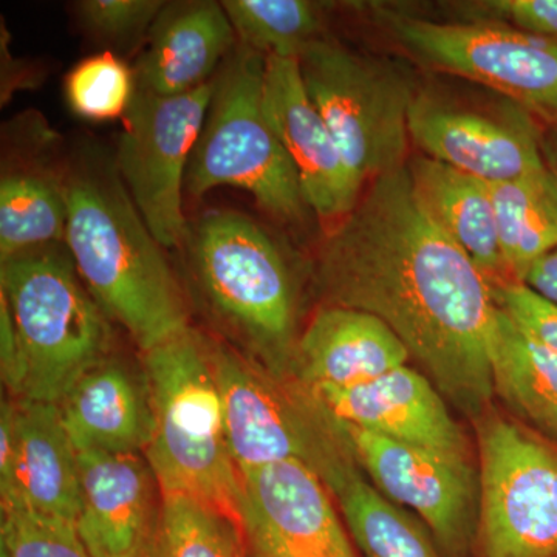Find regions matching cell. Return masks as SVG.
<instances>
[{"label": "cell", "mask_w": 557, "mask_h": 557, "mask_svg": "<svg viewBox=\"0 0 557 557\" xmlns=\"http://www.w3.org/2000/svg\"><path fill=\"white\" fill-rule=\"evenodd\" d=\"M314 271L327 306L380 318L461 413L491 408L494 285L424 209L408 164L366 186L327 230Z\"/></svg>", "instance_id": "6da1fadb"}, {"label": "cell", "mask_w": 557, "mask_h": 557, "mask_svg": "<svg viewBox=\"0 0 557 557\" xmlns=\"http://www.w3.org/2000/svg\"><path fill=\"white\" fill-rule=\"evenodd\" d=\"M65 245L79 277L143 354L188 332L185 296L113 161L69 172Z\"/></svg>", "instance_id": "7a4b0ae2"}, {"label": "cell", "mask_w": 557, "mask_h": 557, "mask_svg": "<svg viewBox=\"0 0 557 557\" xmlns=\"http://www.w3.org/2000/svg\"><path fill=\"white\" fill-rule=\"evenodd\" d=\"M145 379L153 418L145 453L161 494L196 498L237 520L240 475L208 341L189 329L146 351Z\"/></svg>", "instance_id": "3957f363"}, {"label": "cell", "mask_w": 557, "mask_h": 557, "mask_svg": "<svg viewBox=\"0 0 557 557\" xmlns=\"http://www.w3.org/2000/svg\"><path fill=\"white\" fill-rule=\"evenodd\" d=\"M0 296L20 346V399L60 405L86 373L108 359V314L58 244L2 262Z\"/></svg>", "instance_id": "277c9868"}, {"label": "cell", "mask_w": 557, "mask_h": 557, "mask_svg": "<svg viewBox=\"0 0 557 557\" xmlns=\"http://www.w3.org/2000/svg\"><path fill=\"white\" fill-rule=\"evenodd\" d=\"M226 440L237 472L299 461L330 493L361 471L346 431L306 384L287 380L233 348L209 343Z\"/></svg>", "instance_id": "5b68a950"}, {"label": "cell", "mask_w": 557, "mask_h": 557, "mask_svg": "<svg viewBox=\"0 0 557 557\" xmlns=\"http://www.w3.org/2000/svg\"><path fill=\"white\" fill-rule=\"evenodd\" d=\"M186 242L209 309L260 364L284 373L298 343L296 288L276 242L233 209L205 212Z\"/></svg>", "instance_id": "8992f818"}, {"label": "cell", "mask_w": 557, "mask_h": 557, "mask_svg": "<svg viewBox=\"0 0 557 557\" xmlns=\"http://www.w3.org/2000/svg\"><path fill=\"white\" fill-rule=\"evenodd\" d=\"M265 62V54L240 42L223 62L185 190L203 197L231 186L248 193L274 218L296 222L307 205L295 166L263 110Z\"/></svg>", "instance_id": "52a82bcc"}, {"label": "cell", "mask_w": 557, "mask_h": 557, "mask_svg": "<svg viewBox=\"0 0 557 557\" xmlns=\"http://www.w3.org/2000/svg\"><path fill=\"white\" fill-rule=\"evenodd\" d=\"M298 61L304 86L362 190L406 166L417 90L401 69L325 36L306 47Z\"/></svg>", "instance_id": "ba28073f"}, {"label": "cell", "mask_w": 557, "mask_h": 557, "mask_svg": "<svg viewBox=\"0 0 557 557\" xmlns=\"http://www.w3.org/2000/svg\"><path fill=\"white\" fill-rule=\"evenodd\" d=\"M472 423L479 450L472 557H557V442L493 406Z\"/></svg>", "instance_id": "9c48e42d"}, {"label": "cell", "mask_w": 557, "mask_h": 557, "mask_svg": "<svg viewBox=\"0 0 557 557\" xmlns=\"http://www.w3.org/2000/svg\"><path fill=\"white\" fill-rule=\"evenodd\" d=\"M391 39L423 67L504 95L545 126L557 124V44L490 22H435L375 9Z\"/></svg>", "instance_id": "30bf717a"}, {"label": "cell", "mask_w": 557, "mask_h": 557, "mask_svg": "<svg viewBox=\"0 0 557 557\" xmlns=\"http://www.w3.org/2000/svg\"><path fill=\"white\" fill-rule=\"evenodd\" d=\"M212 94L214 79L178 97L137 90L124 115L113 164L164 249L177 248L188 239L183 189Z\"/></svg>", "instance_id": "8fae6325"}, {"label": "cell", "mask_w": 557, "mask_h": 557, "mask_svg": "<svg viewBox=\"0 0 557 557\" xmlns=\"http://www.w3.org/2000/svg\"><path fill=\"white\" fill-rule=\"evenodd\" d=\"M341 426L370 483L388 500L416 515L431 531L443 556L472 557L479 475L471 461L364 429Z\"/></svg>", "instance_id": "7c38bea8"}, {"label": "cell", "mask_w": 557, "mask_h": 557, "mask_svg": "<svg viewBox=\"0 0 557 557\" xmlns=\"http://www.w3.org/2000/svg\"><path fill=\"white\" fill-rule=\"evenodd\" d=\"M544 129L536 116L509 100L486 108L417 91L409 112L410 141L424 157L487 185L547 166Z\"/></svg>", "instance_id": "4fadbf2b"}, {"label": "cell", "mask_w": 557, "mask_h": 557, "mask_svg": "<svg viewBox=\"0 0 557 557\" xmlns=\"http://www.w3.org/2000/svg\"><path fill=\"white\" fill-rule=\"evenodd\" d=\"M330 490L299 461L240 474L237 522L251 557H358Z\"/></svg>", "instance_id": "5bb4252c"}, {"label": "cell", "mask_w": 557, "mask_h": 557, "mask_svg": "<svg viewBox=\"0 0 557 557\" xmlns=\"http://www.w3.org/2000/svg\"><path fill=\"white\" fill-rule=\"evenodd\" d=\"M0 496L2 512H32L75 525L81 507L79 460L60 406L27 399L2 403Z\"/></svg>", "instance_id": "9a60e30c"}, {"label": "cell", "mask_w": 557, "mask_h": 557, "mask_svg": "<svg viewBox=\"0 0 557 557\" xmlns=\"http://www.w3.org/2000/svg\"><path fill=\"white\" fill-rule=\"evenodd\" d=\"M263 110L295 166L307 208L332 228L357 207L362 188L304 86L298 58L267 57Z\"/></svg>", "instance_id": "2e32d148"}, {"label": "cell", "mask_w": 557, "mask_h": 557, "mask_svg": "<svg viewBox=\"0 0 557 557\" xmlns=\"http://www.w3.org/2000/svg\"><path fill=\"white\" fill-rule=\"evenodd\" d=\"M311 392L341 424L471 461L463 428L421 370L406 364L358 386Z\"/></svg>", "instance_id": "e0dca14e"}, {"label": "cell", "mask_w": 557, "mask_h": 557, "mask_svg": "<svg viewBox=\"0 0 557 557\" xmlns=\"http://www.w3.org/2000/svg\"><path fill=\"white\" fill-rule=\"evenodd\" d=\"M81 507L75 530L91 557H139L161 511V490L139 454H78Z\"/></svg>", "instance_id": "ac0fdd59"}, {"label": "cell", "mask_w": 557, "mask_h": 557, "mask_svg": "<svg viewBox=\"0 0 557 557\" xmlns=\"http://www.w3.org/2000/svg\"><path fill=\"white\" fill-rule=\"evenodd\" d=\"M239 44L222 2L164 5L135 62L137 90L178 97L211 83Z\"/></svg>", "instance_id": "d6986e66"}, {"label": "cell", "mask_w": 557, "mask_h": 557, "mask_svg": "<svg viewBox=\"0 0 557 557\" xmlns=\"http://www.w3.org/2000/svg\"><path fill=\"white\" fill-rule=\"evenodd\" d=\"M401 339L368 311L322 306L296 343L293 375L310 391L369 383L408 364Z\"/></svg>", "instance_id": "ffe728a7"}, {"label": "cell", "mask_w": 557, "mask_h": 557, "mask_svg": "<svg viewBox=\"0 0 557 557\" xmlns=\"http://www.w3.org/2000/svg\"><path fill=\"white\" fill-rule=\"evenodd\" d=\"M62 423L76 453L139 454L152 437L148 384L106 359L60 403Z\"/></svg>", "instance_id": "44dd1931"}, {"label": "cell", "mask_w": 557, "mask_h": 557, "mask_svg": "<svg viewBox=\"0 0 557 557\" xmlns=\"http://www.w3.org/2000/svg\"><path fill=\"white\" fill-rule=\"evenodd\" d=\"M408 168L424 209L478 263L491 284L512 282L502 255L487 183L429 157H417Z\"/></svg>", "instance_id": "7402d4cb"}, {"label": "cell", "mask_w": 557, "mask_h": 557, "mask_svg": "<svg viewBox=\"0 0 557 557\" xmlns=\"http://www.w3.org/2000/svg\"><path fill=\"white\" fill-rule=\"evenodd\" d=\"M491 369L494 394L507 403L512 416L557 442V354L523 332L502 309Z\"/></svg>", "instance_id": "603a6c76"}, {"label": "cell", "mask_w": 557, "mask_h": 557, "mask_svg": "<svg viewBox=\"0 0 557 557\" xmlns=\"http://www.w3.org/2000/svg\"><path fill=\"white\" fill-rule=\"evenodd\" d=\"M490 186L498 242L512 282L557 247V175L548 166Z\"/></svg>", "instance_id": "cb8c5ba5"}, {"label": "cell", "mask_w": 557, "mask_h": 557, "mask_svg": "<svg viewBox=\"0 0 557 557\" xmlns=\"http://www.w3.org/2000/svg\"><path fill=\"white\" fill-rule=\"evenodd\" d=\"M67 194L64 178L39 168H10L0 178L2 262L65 242Z\"/></svg>", "instance_id": "d4e9b609"}, {"label": "cell", "mask_w": 557, "mask_h": 557, "mask_svg": "<svg viewBox=\"0 0 557 557\" xmlns=\"http://www.w3.org/2000/svg\"><path fill=\"white\" fill-rule=\"evenodd\" d=\"M332 496L362 557H445L429 528L384 497L361 471L341 483Z\"/></svg>", "instance_id": "484cf974"}, {"label": "cell", "mask_w": 557, "mask_h": 557, "mask_svg": "<svg viewBox=\"0 0 557 557\" xmlns=\"http://www.w3.org/2000/svg\"><path fill=\"white\" fill-rule=\"evenodd\" d=\"M161 496L159 523L139 557H248L236 519L196 498Z\"/></svg>", "instance_id": "4316f807"}, {"label": "cell", "mask_w": 557, "mask_h": 557, "mask_svg": "<svg viewBox=\"0 0 557 557\" xmlns=\"http://www.w3.org/2000/svg\"><path fill=\"white\" fill-rule=\"evenodd\" d=\"M240 44L265 57L299 58L322 38L321 9L306 0H225Z\"/></svg>", "instance_id": "83f0119b"}, {"label": "cell", "mask_w": 557, "mask_h": 557, "mask_svg": "<svg viewBox=\"0 0 557 557\" xmlns=\"http://www.w3.org/2000/svg\"><path fill=\"white\" fill-rule=\"evenodd\" d=\"M137 91L134 69L110 51L81 61L65 79L70 109L84 120L124 116Z\"/></svg>", "instance_id": "f1b7e54d"}, {"label": "cell", "mask_w": 557, "mask_h": 557, "mask_svg": "<svg viewBox=\"0 0 557 557\" xmlns=\"http://www.w3.org/2000/svg\"><path fill=\"white\" fill-rule=\"evenodd\" d=\"M3 557H91L75 525L25 511L2 512Z\"/></svg>", "instance_id": "f546056e"}, {"label": "cell", "mask_w": 557, "mask_h": 557, "mask_svg": "<svg viewBox=\"0 0 557 557\" xmlns=\"http://www.w3.org/2000/svg\"><path fill=\"white\" fill-rule=\"evenodd\" d=\"M164 5L160 0H83L76 11L84 27L98 38L132 44L148 39Z\"/></svg>", "instance_id": "4dcf8cb0"}, {"label": "cell", "mask_w": 557, "mask_h": 557, "mask_svg": "<svg viewBox=\"0 0 557 557\" xmlns=\"http://www.w3.org/2000/svg\"><path fill=\"white\" fill-rule=\"evenodd\" d=\"M467 10L474 22L507 25L557 44V0H485L467 3Z\"/></svg>", "instance_id": "1f68e13d"}, {"label": "cell", "mask_w": 557, "mask_h": 557, "mask_svg": "<svg viewBox=\"0 0 557 557\" xmlns=\"http://www.w3.org/2000/svg\"><path fill=\"white\" fill-rule=\"evenodd\" d=\"M500 309L523 332L557 354V306L542 298L522 282L494 285Z\"/></svg>", "instance_id": "d6a6232c"}, {"label": "cell", "mask_w": 557, "mask_h": 557, "mask_svg": "<svg viewBox=\"0 0 557 557\" xmlns=\"http://www.w3.org/2000/svg\"><path fill=\"white\" fill-rule=\"evenodd\" d=\"M0 370L2 380L11 394L20 395L22 383V366L16 332L5 299L0 296Z\"/></svg>", "instance_id": "836d02e7"}, {"label": "cell", "mask_w": 557, "mask_h": 557, "mask_svg": "<svg viewBox=\"0 0 557 557\" xmlns=\"http://www.w3.org/2000/svg\"><path fill=\"white\" fill-rule=\"evenodd\" d=\"M522 284L557 306V247L530 267Z\"/></svg>", "instance_id": "e575fe53"}, {"label": "cell", "mask_w": 557, "mask_h": 557, "mask_svg": "<svg viewBox=\"0 0 557 557\" xmlns=\"http://www.w3.org/2000/svg\"><path fill=\"white\" fill-rule=\"evenodd\" d=\"M542 156L545 164L557 175V124L545 126L542 137Z\"/></svg>", "instance_id": "d590c367"}, {"label": "cell", "mask_w": 557, "mask_h": 557, "mask_svg": "<svg viewBox=\"0 0 557 557\" xmlns=\"http://www.w3.org/2000/svg\"><path fill=\"white\" fill-rule=\"evenodd\" d=\"M0 557H3V556H0Z\"/></svg>", "instance_id": "8d00e7d4"}]
</instances>
